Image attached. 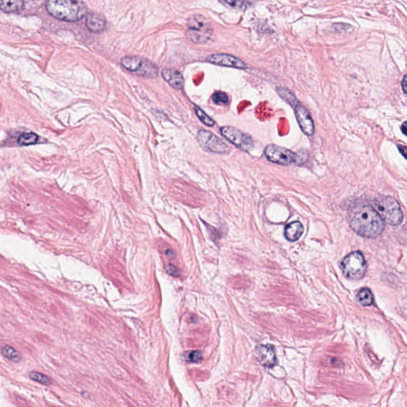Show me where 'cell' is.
<instances>
[{
    "label": "cell",
    "instance_id": "cell-1",
    "mask_svg": "<svg viewBox=\"0 0 407 407\" xmlns=\"http://www.w3.org/2000/svg\"><path fill=\"white\" fill-rule=\"evenodd\" d=\"M348 222L356 233L367 239H375L382 234L385 222L371 205L358 204L348 213Z\"/></svg>",
    "mask_w": 407,
    "mask_h": 407
},
{
    "label": "cell",
    "instance_id": "cell-2",
    "mask_svg": "<svg viewBox=\"0 0 407 407\" xmlns=\"http://www.w3.org/2000/svg\"><path fill=\"white\" fill-rule=\"evenodd\" d=\"M46 7L51 16L61 21L78 22L87 14L82 0H47Z\"/></svg>",
    "mask_w": 407,
    "mask_h": 407
},
{
    "label": "cell",
    "instance_id": "cell-3",
    "mask_svg": "<svg viewBox=\"0 0 407 407\" xmlns=\"http://www.w3.org/2000/svg\"><path fill=\"white\" fill-rule=\"evenodd\" d=\"M373 205L374 209L386 224L397 226L403 222V213L401 207L392 196H379L373 201Z\"/></svg>",
    "mask_w": 407,
    "mask_h": 407
},
{
    "label": "cell",
    "instance_id": "cell-4",
    "mask_svg": "<svg viewBox=\"0 0 407 407\" xmlns=\"http://www.w3.org/2000/svg\"><path fill=\"white\" fill-rule=\"evenodd\" d=\"M213 35V29L209 20L203 15H194L187 22L186 36L196 44L208 43Z\"/></svg>",
    "mask_w": 407,
    "mask_h": 407
},
{
    "label": "cell",
    "instance_id": "cell-5",
    "mask_svg": "<svg viewBox=\"0 0 407 407\" xmlns=\"http://www.w3.org/2000/svg\"><path fill=\"white\" fill-rule=\"evenodd\" d=\"M340 268L346 279L359 280L367 271V262L360 251H353L342 260Z\"/></svg>",
    "mask_w": 407,
    "mask_h": 407
},
{
    "label": "cell",
    "instance_id": "cell-6",
    "mask_svg": "<svg viewBox=\"0 0 407 407\" xmlns=\"http://www.w3.org/2000/svg\"><path fill=\"white\" fill-rule=\"evenodd\" d=\"M121 65L129 72L138 76L154 78L158 76V69L153 62L140 57H125L121 60Z\"/></svg>",
    "mask_w": 407,
    "mask_h": 407
},
{
    "label": "cell",
    "instance_id": "cell-7",
    "mask_svg": "<svg viewBox=\"0 0 407 407\" xmlns=\"http://www.w3.org/2000/svg\"><path fill=\"white\" fill-rule=\"evenodd\" d=\"M220 133L226 140H228L233 145L243 151L248 152L253 149L255 143L252 138L236 127L224 126L220 128Z\"/></svg>",
    "mask_w": 407,
    "mask_h": 407
},
{
    "label": "cell",
    "instance_id": "cell-8",
    "mask_svg": "<svg viewBox=\"0 0 407 407\" xmlns=\"http://www.w3.org/2000/svg\"><path fill=\"white\" fill-rule=\"evenodd\" d=\"M200 146L208 152L224 154L229 150V146L221 139L210 131L201 130L196 136Z\"/></svg>",
    "mask_w": 407,
    "mask_h": 407
},
{
    "label": "cell",
    "instance_id": "cell-9",
    "mask_svg": "<svg viewBox=\"0 0 407 407\" xmlns=\"http://www.w3.org/2000/svg\"><path fill=\"white\" fill-rule=\"evenodd\" d=\"M264 154L266 155L267 160L271 163L280 165H290L297 163V154L292 150L277 146L274 144L268 145Z\"/></svg>",
    "mask_w": 407,
    "mask_h": 407
},
{
    "label": "cell",
    "instance_id": "cell-10",
    "mask_svg": "<svg viewBox=\"0 0 407 407\" xmlns=\"http://www.w3.org/2000/svg\"><path fill=\"white\" fill-rule=\"evenodd\" d=\"M293 108L294 109L296 119L299 124L300 128L302 129L305 135L312 136L314 134L315 127L314 122L310 112L300 102H298Z\"/></svg>",
    "mask_w": 407,
    "mask_h": 407
},
{
    "label": "cell",
    "instance_id": "cell-11",
    "mask_svg": "<svg viewBox=\"0 0 407 407\" xmlns=\"http://www.w3.org/2000/svg\"><path fill=\"white\" fill-rule=\"evenodd\" d=\"M207 61L216 66L235 68L239 70H246L247 68V65L242 60L225 53L210 55L207 57Z\"/></svg>",
    "mask_w": 407,
    "mask_h": 407
},
{
    "label": "cell",
    "instance_id": "cell-12",
    "mask_svg": "<svg viewBox=\"0 0 407 407\" xmlns=\"http://www.w3.org/2000/svg\"><path fill=\"white\" fill-rule=\"evenodd\" d=\"M255 355L258 361L263 367L272 368L278 363L276 353L272 345H260L256 348Z\"/></svg>",
    "mask_w": 407,
    "mask_h": 407
},
{
    "label": "cell",
    "instance_id": "cell-13",
    "mask_svg": "<svg viewBox=\"0 0 407 407\" xmlns=\"http://www.w3.org/2000/svg\"><path fill=\"white\" fill-rule=\"evenodd\" d=\"M162 76L171 87H173V89H177V90L183 89L185 80H184L182 73L178 72L177 70L165 69L162 72Z\"/></svg>",
    "mask_w": 407,
    "mask_h": 407
},
{
    "label": "cell",
    "instance_id": "cell-14",
    "mask_svg": "<svg viewBox=\"0 0 407 407\" xmlns=\"http://www.w3.org/2000/svg\"><path fill=\"white\" fill-rule=\"evenodd\" d=\"M87 27L93 33H102L106 27V21L102 15L89 14L86 19Z\"/></svg>",
    "mask_w": 407,
    "mask_h": 407
},
{
    "label": "cell",
    "instance_id": "cell-15",
    "mask_svg": "<svg viewBox=\"0 0 407 407\" xmlns=\"http://www.w3.org/2000/svg\"><path fill=\"white\" fill-rule=\"evenodd\" d=\"M304 232V227L300 221H293L287 224L285 228V237L287 240L295 242L298 240Z\"/></svg>",
    "mask_w": 407,
    "mask_h": 407
},
{
    "label": "cell",
    "instance_id": "cell-16",
    "mask_svg": "<svg viewBox=\"0 0 407 407\" xmlns=\"http://www.w3.org/2000/svg\"><path fill=\"white\" fill-rule=\"evenodd\" d=\"M25 0H0V10L6 13H17L23 11Z\"/></svg>",
    "mask_w": 407,
    "mask_h": 407
},
{
    "label": "cell",
    "instance_id": "cell-17",
    "mask_svg": "<svg viewBox=\"0 0 407 407\" xmlns=\"http://www.w3.org/2000/svg\"><path fill=\"white\" fill-rule=\"evenodd\" d=\"M357 299L362 306H370L374 303V296L367 288L362 289L358 292Z\"/></svg>",
    "mask_w": 407,
    "mask_h": 407
},
{
    "label": "cell",
    "instance_id": "cell-18",
    "mask_svg": "<svg viewBox=\"0 0 407 407\" xmlns=\"http://www.w3.org/2000/svg\"><path fill=\"white\" fill-rule=\"evenodd\" d=\"M39 140V136L36 134L23 133L18 137V144L20 146H31L36 144Z\"/></svg>",
    "mask_w": 407,
    "mask_h": 407
},
{
    "label": "cell",
    "instance_id": "cell-19",
    "mask_svg": "<svg viewBox=\"0 0 407 407\" xmlns=\"http://www.w3.org/2000/svg\"><path fill=\"white\" fill-rule=\"evenodd\" d=\"M277 92H278V94L281 97L283 98L287 103H289L292 108H293L299 102L295 97V96L293 95L289 89L281 87V88L277 89Z\"/></svg>",
    "mask_w": 407,
    "mask_h": 407
},
{
    "label": "cell",
    "instance_id": "cell-20",
    "mask_svg": "<svg viewBox=\"0 0 407 407\" xmlns=\"http://www.w3.org/2000/svg\"><path fill=\"white\" fill-rule=\"evenodd\" d=\"M2 353L6 358L12 361L14 363H19V361L21 360V354L16 349L12 348V347L9 346V345H5V346L2 347Z\"/></svg>",
    "mask_w": 407,
    "mask_h": 407
},
{
    "label": "cell",
    "instance_id": "cell-21",
    "mask_svg": "<svg viewBox=\"0 0 407 407\" xmlns=\"http://www.w3.org/2000/svg\"><path fill=\"white\" fill-rule=\"evenodd\" d=\"M222 4L229 6L232 8L239 9V10H245L250 6V2L247 0H219Z\"/></svg>",
    "mask_w": 407,
    "mask_h": 407
},
{
    "label": "cell",
    "instance_id": "cell-22",
    "mask_svg": "<svg viewBox=\"0 0 407 407\" xmlns=\"http://www.w3.org/2000/svg\"><path fill=\"white\" fill-rule=\"evenodd\" d=\"M194 111L199 120L204 124L206 125L208 127H213L215 124V120H213V119L210 116H208L201 108H199L198 106H194Z\"/></svg>",
    "mask_w": 407,
    "mask_h": 407
},
{
    "label": "cell",
    "instance_id": "cell-23",
    "mask_svg": "<svg viewBox=\"0 0 407 407\" xmlns=\"http://www.w3.org/2000/svg\"><path fill=\"white\" fill-rule=\"evenodd\" d=\"M212 99H213V103L217 105H226L229 103L228 96L223 92H215L212 96Z\"/></svg>",
    "mask_w": 407,
    "mask_h": 407
},
{
    "label": "cell",
    "instance_id": "cell-24",
    "mask_svg": "<svg viewBox=\"0 0 407 407\" xmlns=\"http://www.w3.org/2000/svg\"><path fill=\"white\" fill-rule=\"evenodd\" d=\"M30 378L32 380H34L35 382L43 384V385H51L52 381H51L49 378L45 376L43 374L39 373L37 371H32L30 373Z\"/></svg>",
    "mask_w": 407,
    "mask_h": 407
},
{
    "label": "cell",
    "instance_id": "cell-25",
    "mask_svg": "<svg viewBox=\"0 0 407 407\" xmlns=\"http://www.w3.org/2000/svg\"><path fill=\"white\" fill-rule=\"evenodd\" d=\"M187 361L191 363H200L202 361V353L200 351L190 352L187 355Z\"/></svg>",
    "mask_w": 407,
    "mask_h": 407
},
{
    "label": "cell",
    "instance_id": "cell-26",
    "mask_svg": "<svg viewBox=\"0 0 407 407\" xmlns=\"http://www.w3.org/2000/svg\"><path fill=\"white\" fill-rule=\"evenodd\" d=\"M167 271H168L169 274L173 275V276H178L179 275V270H177L175 266H172V265H169L168 266V267H167Z\"/></svg>",
    "mask_w": 407,
    "mask_h": 407
},
{
    "label": "cell",
    "instance_id": "cell-27",
    "mask_svg": "<svg viewBox=\"0 0 407 407\" xmlns=\"http://www.w3.org/2000/svg\"><path fill=\"white\" fill-rule=\"evenodd\" d=\"M398 148L399 149V151L403 154V157L406 158V157H407V153H406V151H407V147H406V146H403V145H399V146H398Z\"/></svg>",
    "mask_w": 407,
    "mask_h": 407
},
{
    "label": "cell",
    "instance_id": "cell-28",
    "mask_svg": "<svg viewBox=\"0 0 407 407\" xmlns=\"http://www.w3.org/2000/svg\"><path fill=\"white\" fill-rule=\"evenodd\" d=\"M402 86H403V90L404 93H407V76H404L403 81H402Z\"/></svg>",
    "mask_w": 407,
    "mask_h": 407
},
{
    "label": "cell",
    "instance_id": "cell-29",
    "mask_svg": "<svg viewBox=\"0 0 407 407\" xmlns=\"http://www.w3.org/2000/svg\"><path fill=\"white\" fill-rule=\"evenodd\" d=\"M407 122H403V124L402 125L401 127V131H403V135H407Z\"/></svg>",
    "mask_w": 407,
    "mask_h": 407
}]
</instances>
